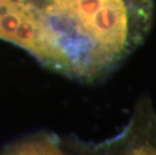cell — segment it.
I'll return each mask as SVG.
<instances>
[{"instance_id": "1", "label": "cell", "mask_w": 156, "mask_h": 155, "mask_svg": "<svg viewBox=\"0 0 156 155\" xmlns=\"http://www.w3.org/2000/svg\"><path fill=\"white\" fill-rule=\"evenodd\" d=\"M36 24L30 54L51 70L93 83L143 44L153 0H29Z\"/></svg>"}, {"instance_id": "2", "label": "cell", "mask_w": 156, "mask_h": 155, "mask_svg": "<svg viewBox=\"0 0 156 155\" xmlns=\"http://www.w3.org/2000/svg\"><path fill=\"white\" fill-rule=\"evenodd\" d=\"M0 38L31 52L36 24L29 0H0Z\"/></svg>"}, {"instance_id": "3", "label": "cell", "mask_w": 156, "mask_h": 155, "mask_svg": "<svg viewBox=\"0 0 156 155\" xmlns=\"http://www.w3.org/2000/svg\"><path fill=\"white\" fill-rule=\"evenodd\" d=\"M8 153L13 154H55L61 151L59 143L48 136L31 138L8 148Z\"/></svg>"}]
</instances>
